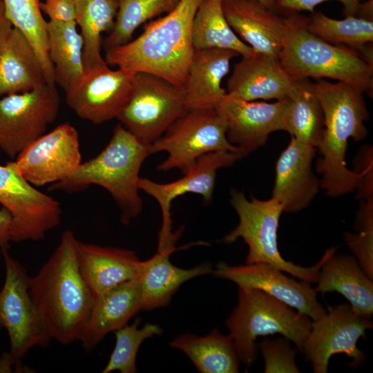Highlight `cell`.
I'll list each match as a JSON object with an SVG mask.
<instances>
[{
    "label": "cell",
    "mask_w": 373,
    "mask_h": 373,
    "mask_svg": "<svg viewBox=\"0 0 373 373\" xmlns=\"http://www.w3.org/2000/svg\"><path fill=\"white\" fill-rule=\"evenodd\" d=\"M77 241L65 231L52 254L29 277V293L52 339L63 345L79 341L94 297L81 273Z\"/></svg>",
    "instance_id": "1"
},
{
    "label": "cell",
    "mask_w": 373,
    "mask_h": 373,
    "mask_svg": "<svg viewBox=\"0 0 373 373\" xmlns=\"http://www.w3.org/2000/svg\"><path fill=\"white\" fill-rule=\"evenodd\" d=\"M202 0H180L165 16L145 24L135 40L106 50L108 65L160 77L184 90L194 48L191 28Z\"/></svg>",
    "instance_id": "2"
},
{
    "label": "cell",
    "mask_w": 373,
    "mask_h": 373,
    "mask_svg": "<svg viewBox=\"0 0 373 373\" xmlns=\"http://www.w3.org/2000/svg\"><path fill=\"white\" fill-rule=\"evenodd\" d=\"M313 86L325 117L316 162L321 188L332 197L352 193L361 188L363 179L346 166L345 153L350 138L361 141L367 134L365 122L369 113L363 93L348 84L324 79H316Z\"/></svg>",
    "instance_id": "3"
},
{
    "label": "cell",
    "mask_w": 373,
    "mask_h": 373,
    "mask_svg": "<svg viewBox=\"0 0 373 373\" xmlns=\"http://www.w3.org/2000/svg\"><path fill=\"white\" fill-rule=\"evenodd\" d=\"M150 145L119 124L103 151L81 163L70 176L53 183L49 190L76 193L92 184L100 186L111 193L120 209L121 222L128 224L143 209L139 194V173L150 155Z\"/></svg>",
    "instance_id": "4"
},
{
    "label": "cell",
    "mask_w": 373,
    "mask_h": 373,
    "mask_svg": "<svg viewBox=\"0 0 373 373\" xmlns=\"http://www.w3.org/2000/svg\"><path fill=\"white\" fill-rule=\"evenodd\" d=\"M284 19L283 46L279 61L294 79H332L361 92L372 93L373 65L356 51L331 44L307 29L309 17L299 13Z\"/></svg>",
    "instance_id": "5"
},
{
    "label": "cell",
    "mask_w": 373,
    "mask_h": 373,
    "mask_svg": "<svg viewBox=\"0 0 373 373\" xmlns=\"http://www.w3.org/2000/svg\"><path fill=\"white\" fill-rule=\"evenodd\" d=\"M309 317L258 289H238V304L226 321L240 361L249 367L256 360L260 336L280 334L300 352L312 327Z\"/></svg>",
    "instance_id": "6"
},
{
    "label": "cell",
    "mask_w": 373,
    "mask_h": 373,
    "mask_svg": "<svg viewBox=\"0 0 373 373\" xmlns=\"http://www.w3.org/2000/svg\"><path fill=\"white\" fill-rule=\"evenodd\" d=\"M231 204L238 213L239 223L222 241L231 244L242 238L249 249L246 264H268L303 281L317 283L321 267L335 254V247L327 249L320 260L309 267L287 261L282 257L277 241L282 204L273 198L260 200L252 197L248 200L242 192L236 189L231 190Z\"/></svg>",
    "instance_id": "7"
},
{
    "label": "cell",
    "mask_w": 373,
    "mask_h": 373,
    "mask_svg": "<svg viewBox=\"0 0 373 373\" xmlns=\"http://www.w3.org/2000/svg\"><path fill=\"white\" fill-rule=\"evenodd\" d=\"M6 278L0 291V318L10 340V352L0 358V370L18 366L35 346L46 347L51 338L29 293L26 269L8 253L1 250Z\"/></svg>",
    "instance_id": "8"
},
{
    "label": "cell",
    "mask_w": 373,
    "mask_h": 373,
    "mask_svg": "<svg viewBox=\"0 0 373 373\" xmlns=\"http://www.w3.org/2000/svg\"><path fill=\"white\" fill-rule=\"evenodd\" d=\"M218 151H229L243 157L240 149L228 140L226 122L216 108L189 111L149 148L150 155L162 151L168 153L157 166L158 171L178 169L183 173L200 157Z\"/></svg>",
    "instance_id": "9"
},
{
    "label": "cell",
    "mask_w": 373,
    "mask_h": 373,
    "mask_svg": "<svg viewBox=\"0 0 373 373\" xmlns=\"http://www.w3.org/2000/svg\"><path fill=\"white\" fill-rule=\"evenodd\" d=\"M184 89L145 73H136L133 90L118 116L131 133L151 144L188 112Z\"/></svg>",
    "instance_id": "10"
},
{
    "label": "cell",
    "mask_w": 373,
    "mask_h": 373,
    "mask_svg": "<svg viewBox=\"0 0 373 373\" xmlns=\"http://www.w3.org/2000/svg\"><path fill=\"white\" fill-rule=\"evenodd\" d=\"M60 97L55 85L0 97V151L16 157L56 119Z\"/></svg>",
    "instance_id": "11"
},
{
    "label": "cell",
    "mask_w": 373,
    "mask_h": 373,
    "mask_svg": "<svg viewBox=\"0 0 373 373\" xmlns=\"http://www.w3.org/2000/svg\"><path fill=\"white\" fill-rule=\"evenodd\" d=\"M0 203L12 216L11 241L40 240L60 223L59 202L27 182L10 162L0 165Z\"/></svg>",
    "instance_id": "12"
},
{
    "label": "cell",
    "mask_w": 373,
    "mask_h": 373,
    "mask_svg": "<svg viewBox=\"0 0 373 373\" xmlns=\"http://www.w3.org/2000/svg\"><path fill=\"white\" fill-rule=\"evenodd\" d=\"M370 318L356 314L350 305L338 304L318 318L312 321L304 354L311 362L314 372L326 373L332 356L345 354L351 359L348 365L358 367L365 360L357 342L372 328Z\"/></svg>",
    "instance_id": "13"
},
{
    "label": "cell",
    "mask_w": 373,
    "mask_h": 373,
    "mask_svg": "<svg viewBox=\"0 0 373 373\" xmlns=\"http://www.w3.org/2000/svg\"><path fill=\"white\" fill-rule=\"evenodd\" d=\"M135 73L123 68L111 70L108 65L86 69L66 92L67 105L95 124L117 118L131 96Z\"/></svg>",
    "instance_id": "14"
},
{
    "label": "cell",
    "mask_w": 373,
    "mask_h": 373,
    "mask_svg": "<svg viewBox=\"0 0 373 373\" xmlns=\"http://www.w3.org/2000/svg\"><path fill=\"white\" fill-rule=\"evenodd\" d=\"M242 157L229 151L211 152L198 158L180 179L169 183H157L140 178L138 188L152 196L158 202L162 211V227L158 236L157 251L175 247L182 229L172 231L171 203L180 195L194 193L202 196L204 202L212 200L216 172L230 166Z\"/></svg>",
    "instance_id": "15"
},
{
    "label": "cell",
    "mask_w": 373,
    "mask_h": 373,
    "mask_svg": "<svg viewBox=\"0 0 373 373\" xmlns=\"http://www.w3.org/2000/svg\"><path fill=\"white\" fill-rule=\"evenodd\" d=\"M81 161L79 134L66 122L37 138L10 163L27 182L40 186L70 176Z\"/></svg>",
    "instance_id": "16"
},
{
    "label": "cell",
    "mask_w": 373,
    "mask_h": 373,
    "mask_svg": "<svg viewBox=\"0 0 373 373\" xmlns=\"http://www.w3.org/2000/svg\"><path fill=\"white\" fill-rule=\"evenodd\" d=\"M280 269L265 263L229 265L220 262L211 274L229 280L239 288L258 289L314 321L326 310L317 300V290L309 283L298 282Z\"/></svg>",
    "instance_id": "17"
},
{
    "label": "cell",
    "mask_w": 373,
    "mask_h": 373,
    "mask_svg": "<svg viewBox=\"0 0 373 373\" xmlns=\"http://www.w3.org/2000/svg\"><path fill=\"white\" fill-rule=\"evenodd\" d=\"M289 98V97H288ZM288 98L274 103L245 101L226 94L216 108L227 124V137L243 157L263 146L269 134L281 131Z\"/></svg>",
    "instance_id": "18"
},
{
    "label": "cell",
    "mask_w": 373,
    "mask_h": 373,
    "mask_svg": "<svg viewBox=\"0 0 373 373\" xmlns=\"http://www.w3.org/2000/svg\"><path fill=\"white\" fill-rule=\"evenodd\" d=\"M316 148L291 137L276 164L275 183L271 198L285 212H297L307 207L321 187L312 169Z\"/></svg>",
    "instance_id": "19"
},
{
    "label": "cell",
    "mask_w": 373,
    "mask_h": 373,
    "mask_svg": "<svg viewBox=\"0 0 373 373\" xmlns=\"http://www.w3.org/2000/svg\"><path fill=\"white\" fill-rule=\"evenodd\" d=\"M296 82L278 58L254 52L234 65L227 93L245 101L281 100L293 93Z\"/></svg>",
    "instance_id": "20"
},
{
    "label": "cell",
    "mask_w": 373,
    "mask_h": 373,
    "mask_svg": "<svg viewBox=\"0 0 373 373\" xmlns=\"http://www.w3.org/2000/svg\"><path fill=\"white\" fill-rule=\"evenodd\" d=\"M222 8L229 25L243 42L256 52L278 58L283 17L256 0H222Z\"/></svg>",
    "instance_id": "21"
},
{
    "label": "cell",
    "mask_w": 373,
    "mask_h": 373,
    "mask_svg": "<svg viewBox=\"0 0 373 373\" xmlns=\"http://www.w3.org/2000/svg\"><path fill=\"white\" fill-rule=\"evenodd\" d=\"M82 276L94 298L140 275L142 261L133 251L77 241Z\"/></svg>",
    "instance_id": "22"
},
{
    "label": "cell",
    "mask_w": 373,
    "mask_h": 373,
    "mask_svg": "<svg viewBox=\"0 0 373 373\" xmlns=\"http://www.w3.org/2000/svg\"><path fill=\"white\" fill-rule=\"evenodd\" d=\"M142 309L137 278L126 281L94 298L90 314L79 341L92 351L110 332L127 325Z\"/></svg>",
    "instance_id": "23"
},
{
    "label": "cell",
    "mask_w": 373,
    "mask_h": 373,
    "mask_svg": "<svg viewBox=\"0 0 373 373\" xmlns=\"http://www.w3.org/2000/svg\"><path fill=\"white\" fill-rule=\"evenodd\" d=\"M238 55L227 49L194 50L184 87L188 111L216 108L227 94L222 79L229 71L231 60Z\"/></svg>",
    "instance_id": "24"
},
{
    "label": "cell",
    "mask_w": 373,
    "mask_h": 373,
    "mask_svg": "<svg viewBox=\"0 0 373 373\" xmlns=\"http://www.w3.org/2000/svg\"><path fill=\"white\" fill-rule=\"evenodd\" d=\"M176 249L173 247L157 251L152 258L142 261L137 277L142 309L151 310L167 305L181 285L191 278L212 273V266L208 262L191 269L175 266L169 257Z\"/></svg>",
    "instance_id": "25"
},
{
    "label": "cell",
    "mask_w": 373,
    "mask_h": 373,
    "mask_svg": "<svg viewBox=\"0 0 373 373\" xmlns=\"http://www.w3.org/2000/svg\"><path fill=\"white\" fill-rule=\"evenodd\" d=\"M316 289L321 294L338 292L358 315L371 318L373 314V281L355 258L334 254L321 267Z\"/></svg>",
    "instance_id": "26"
},
{
    "label": "cell",
    "mask_w": 373,
    "mask_h": 373,
    "mask_svg": "<svg viewBox=\"0 0 373 373\" xmlns=\"http://www.w3.org/2000/svg\"><path fill=\"white\" fill-rule=\"evenodd\" d=\"M46 84L40 60L24 34L13 27L0 48V97Z\"/></svg>",
    "instance_id": "27"
},
{
    "label": "cell",
    "mask_w": 373,
    "mask_h": 373,
    "mask_svg": "<svg viewBox=\"0 0 373 373\" xmlns=\"http://www.w3.org/2000/svg\"><path fill=\"white\" fill-rule=\"evenodd\" d=\"M173 348L184 352L201 373H236L240 358L230 335L217 329L206 336L183 334L169 343Z\"/></svg>",
    "instance_id": "28"
},
{
    "label": "cell",
    "mask_w": 373,
    "mask_h": 373,
    "mask_svg": "<svg viewBox=\"0 0 373 373\" xmlns=\"http://www.w3.org/2000/svg\"><path fill=\"white\" fill-rule=\"evenodd\" d=\"M325 129V117L313 82L297 80L283 113L281 131L288 132L298 141L318 147Z\"/></svg>",
    "instance_id": "29"
},
{
    "label": "cell",
    "mask_w": 373,
    "mask_h": 373,
    "mask_svg": "<svg viewBox=\"0 0 373 373\" xmlns=\"http://www.w3.org/2000/svg\"><path fill=\"white\" fill-rule=\"evenodd\" d=\"M76 21L49 20L46 23L47 44L53 65L55 82L67 92L84 71V40L77 32Z\"/></svg>",
    "instance_id": "30"
},
{
    "label": "cell",
    "mask_w": 373,
    "mask_h": 373,
    "mask_svg": "<svg viewBox=\"0 0 373 373\" xmlns=\"http://www.w3.org/2000/svg\"><path fill=\"white\" fill-rule=\"evenodd\" d=\"M195 50L221 48L233 50L242 57L254 52L229 25L222 0H202L195 12L191 28Z\"/></svg>",
    "instance_id": "31"
},
{
    "label": "cell",
    "mask_w": 373,
    "mask_h": 373,
    "mask_svg": "<svg viewBox=\"0 0 373 373\" xmlns=\"http://www.w3.org/2000/svg\"><path fill=\"white\" fill-rule=\"evenodd\" d=\"M307 29L327 43L359 52L365 61L373 65L372 48L370 47L373 41V21L354 16L339 20L321 12H313Z\"/></svg>",
    "instance_id": "32"
},
{
    "label": "cell",
    "mask_w": 373,
    "mask_h": 373,
    "mask_svg": "<svg viewBox=\"0 0 373 373\" xmlns=\"http://www.w3.org/2000/svg\"><path fill=\"white\" fill-rule=\"evenodd\" d=\"M77 24L84 40V70L107 66L101 55V36L111 31L118 9L117 0H74Z\"/></svg>",
    "instance_id": "33"
},
{
    "label": "cell",
    "mask_w": 373,
    "mask_h": 373,
    "mask_svg": "<svg viewBox=\"0 0 373 373\" xmlns=\"http://www.w3.org/2000/svg\"><path fill=\"white\" fill-rule=\"evenodd\" d=\"M2 1L13 27L21 31L34 48L43 67L46 84L55 85L54 68L47 44V21L41 14L40 0Z\"/></svg>",
    "instance_id": "34"
},
{
    "label": "cell",
    "mask_w": 373,
    "mask_h": 373,
    "mask_svg": "<svg viewBox=\"0 0 373 373\" xmlns=\"http://www.w3.org/2000/svg\"><path fill=\"white\" fill-rule=\"evenodd\" d=\"M115 23L103 45L106 50L130 41L142 23L171 11L180 0H117Z\"/></svg>",
    "instance_id": "35"
},
{
    "label": "cell",
    "mask_w": 373,
    "mask_h": 373,
    "mask_svg": "<svg viewBox=\"0 0 373 373\" xmlns=\"http://www.w3.org/2000/svg\"><path fill=\"white\" fill-rule=\"evenodd\" d=\"M140 319L131 325H126L115 331V345L109 361L102 371L109 373L119 371L121 373H136V358L141 344L147 338L161 335L162 329L156 324L146 323L139 328Z\"/></svg>",
    "instance_id": "36"
},
{
    "label": "cell",
    "mask_w": 373,
    "mask_h": 373,
    "mask_svg": "<svg viewBox=\"0 0 373 373\" xmlns=\"http://www.w3.org/2000/svg\"><path fill=\"white\" fill-rule=\"evenodd\" d=\"M289 342L283 337L264 339L258 345L264 358V372H300L295 361L296 350L291 348Z\"/></svg>",
    "instance_id": "37"
},
{
    "label": "cell",
    "mask_w": 373,
    "mask_h": 373,
    "mask_svg": "<svg viewBox=\"0 0 373 373\" xmlns=\"http://www.w3.org/2000/svg\"><path fill=\"white\" fill-rule=\"evenodd\" d=\"M344 238L363 271L373 279V231L346 232Z\"/></svg>",
    "instance_id": "38"
},
{
    "label": "cell",
    "mask_w": 373,
    "mask_h": 373,
    "mask_svg": "<svg viewBox=\"0 0 373 373\" xmlns=\"http://www.w3.org/2000/svg\"><path fill=\"white\" fill-rule=\"evenodd\" d=\"M330 0H276V12L285 16L302 11L313 12L316 6ZM343 7V12L345 17H357L361 5V0H336Z\"/></svg>",
    "instance_id": "39"
},
{
    "label": "cell",
    "mask_w": 373,
    "mask_h": 373,
    "mask_svg": "<svg viewBox=\"0 0 373 373\" xmlns=\"http://www.w3.org/2000/svg\"><path fill=\"white\" fill-rule=\"evenodd\" d=\"M41 12L47 15L50 21H75L76 9L74 0H44L40 3Z\"/></svg>",
    "instance_id": "40"
},
{
    "label": "cell",
    "mask_w": 373,
    "mask_h": 373,
    "mask_svg": "<svg viewBox=\"0 0 373 373\" xmlns=\"http://www.w3.org/2000/svg\"><path fill=\"white\" fill-rule=\"evenodd\" d=\"M356 227L360 231H373V198L365 199L356 217Z\"/></svg>",
    "instance_id": "41"
},
{
    "label": "cell",
    "mask_w": 373,
    "mask_h": 373,
    "mask_svg": "<svg viewBox=\"0 0 373 373\" xmlns=\"http://www.w3.org/2000/svg\"><path fill=\"white\" fill-rule=\"evenodd\" d=\"M12 216L10 211L2 207L0 209V247L1 250L8 249L10 240Z\"/></svg>",
    "instance_id": "42"
},
{
    "label": "cell",
    "mask_w": 373,
    "mask_h": 373,
    "mask_svg": "<svg viewBox=\"0 0 373 373\" xmlns=\"http://www.w3.org/2000/svg\"><path fill=\"white\" fill-rule=\"evenodd\" d=\"M12 28L13 26L6 15L3 1L0 0V48L8 37Z\"/></svg>",
    "instance_id": "43"
},
{
    "label": "cell",
    "mask_w": 373,
    "mask_h": 373,
    "mask_svg": "<svg viewBox=\"0 0 373 373\" xmlns=\"http://www.w3.org/2000/svg\"><path fill=\"white\" fill-rule=\"evenodd\" d=\"M373 1L367 0L362 2L357 17L372 21Z\"/></svg>",
    "instance_id": "44"
},
{
    "label": "cell",
    "mask_w": 373,
    "mask_h": 373,
    "mask_svg": "<svg viewBox=\"0 0 373 373\" xmlns=\"http://www.w3.org/2000/svg\"><path fill=\"white\" fill-rule=\"evenodd\" d=\"M265 5L268 8L276 11V0H256Z\"/></svg>",
    "instance_id": "45"
},
{
    "label": "cell",
    "mask_w": 373,
    "mask_h": 373,
    "mask_svg": "<svg viewBox=\"0 0 373 373\" xmlns=\"http://www.w3.org/2000/svg\"><path fill=\"white\" fill-rule=\"evenodd\" d=\"M3 327V324H2V322H1V318H0V329Z\"/></svg>",
    "instance_id": "46"
},
{
    "label": "cell",
    "mask_w": 373,
    "mask_h": 373,
    "mask_svg": "<svg viewBox=\"0 0 373 373\" xmlns=\"http://www.w3.org/2000/svg\"></svg>",
    "instance_id": "47"
}]
</instances>
